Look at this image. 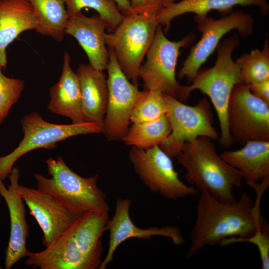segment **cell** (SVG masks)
<instances>
[{"label": "cell", "mask_w": 269, "mask_h": 269, "mask_svg": "<svg viewBox=\"0 0 269 269\" xmlns=\"http://www.w3.org/2000/svg\"><path fill=\"white\" fill-rule=\"evenodd\" d=\"M247 242L255 245L259 252L262 262V269H269V225L262 227L251 236L245 238L237 237L229 238L220 242L221 246Z\"/></svg>", "instance_id": "30"}, {"label": "cell", "mask_w": 269, "mask_h": 269, "mask_svg": "<svg viewBox=\"0 0 269 269\" xmlns=\"http://www.w3.org/2000/svg\"><path fill=\"white\" fill-rule=\"evenodd\" d=\"M108 220L107 211H89L78 217L69 229L80 250L99 268L103 252L101 238Z\"/></svg>", "instance_id": "23"}, {"label": "cell", "mask_w": 269, "mask_h": 269, "mask_svg": "<svg viewBox=\"0 0 269 269\" xmlns=\"http://www.w3.org/2000/svg\"><path fill=\"white\" fill-rule=\"evenodd\" d=\"M108 50V100L103 133L109 140H115L122 139L128 131L131 114L143 91L130 82L113 51Z\"/></svg>", "instance_id": "12"}, {"label": "cell", "mask_w": 269, "mask_h": 269, "mask_svg": "<svg viewBox=\"0 0 269 269\" xmlns=\"http://www.w3.org/2000/svg\"><path fill=\"white\" fill-rule=\"evenodd\" d=\"M131 8L128 14L148 13L157 15L163 7V0H129Z\"/></svg>", "instance_id": "31"}, {"label": "cell", "mask_w": 269, "mask_h": 269, "mask_svg": "<svg viewBox=\"0 0 269 269\" xmlns=\"http://www.w3.org/2000/svg\"><path fill=\"white\" fill-rule=\"evenodd\" d=\"M27 266L40 269H96L99 266L79 248L69 229L59 236L45 249L27 251Z\"/></svg>", "instance_id": "17"}, {"label": "cell", "mask_w": 269, "mask_h": 269, "mask_svg": "<svg viewBox=\"0 0 269 269\" xmlns=\"http://www.w3.org/2000/svg\"><path fill=\"white\" fill-rule=\"evenodd\" d=\"M129 158L139 178L151 191L170 200L200 193L196 187L180 179L171 157L159 145L147 149L133 146Z\"/></svg>", "instance_id": "9"}, {"label": "cell", "mask_w": 269, "mask_h": 269, "mask_svg": "<svg viewBox=\"0 0 269 269\" xmlns=\"http://www.w3.org/2000/svg\"><path fill=\"white\" fill-rule=\"evenodd\" d=\"M106 25L99 16L88 17L81 11L69 16L65 34L74 37L86 52L90 65L94 68L107 70L109 50L105 41Z\"/></svg>", "instance_id": "16"}, {"label": "cell", "mask_w": 269, "mask_h": 269, "mask_svg": "<svg viewBox=\"0 0 269 269\" xmlns=\"http://www.w3.org/2000/svg\"><path fill=\"white\" fill-rule=\"evenodd\" d=\"M194 20L202 33L200 40L193 46L178 74L181 79L192 81L201 66L217 48L221 38L229 32L237 30L243 36L254 31V19L252 14L238 10L220 19H215L206 15H195Z\"/></svg>", "instance_id": "10"}, {"label": "cell", "mask_w": 269, "mask_h": 269, "mask_svg": "<svg viewBox=\"0 0 269 269\" xmlns=\"http://www.w3.org/2000/svg\"><path fill=\"white\" fill-rule=\"evenodd\" d=\"M195 37L190 33L177 41H171L158 25L146 53V61L141 65L138 73L146 90L158 91L182 102L188 100L184 86L176 79V67L180 49L191 45Z\"/></svg>", "instance_id": "6"}, {"label": "cell", "mask_w": 269, "mask_h": 269, "mask_svg": "<svg viewBox=\"0 0 269 269\" xmlns=\"http://www.w3.org/2000/svg\"><path fill=\"white\" fill-rule=\"evenodd\" d=\"M171 132L166 115L148 122L133 124L122 139L126 145L147 149L159 145Z\"/></svg>", "instance_id": "25"}, {"label": "cell", "mask_w": 269, "mask_h": 269, "mask_svg": "<svg viewBox=\"0 0 269 269\" xmlns=\"http://www.w3.org/2000/svg\"><path fill=\"white\" fill-rule=\"evenodd\" d=\"M76 74L80 84L84 115L87 122L97 125L103 132L108 100L106 76L103 71L84 64L79 66Z\"/></svg>", "instance_id": "20"}, {"label": "cell", "mask_w": 269, "mask_h": 269, "mask_svg": "<svg viewBox=\"0 0 269 269\" xmlns=\"http://www.w3.org/2000/svg\"><path fill=\"white\" fill-rule=\"evenodd\" d=\"M248 86L254 95L269 104V79L257 82Z\"/></svg>", "instance_id": "32"}, {"label": "cell", "mask_w": 269, "mask_h": 269, "mask_svg": "<svg viewBox=\"0 0 269 269\" xmlns=\"http://www.w3.org/2000/svg\"><path fill=\"white\" fill-rule=\"evenodd\" d=\"M0 64V124L7 117L11 107L18 100L23 90V80L5 76Z\"/></svg>", "instance_id": "29"}, {"label": "cell", "mask_w": 269, "mask_h": 269, "mask_svg": "<svg viewBox=\"0 0 269 269\" xmlns=\"http://www.w3.org/2000/svg\"><path fill=\"white\" fill-rule=\"evenodd\" d=\"M220 156L239 170L252 188L269 179V141H249L242 148L225 151Z\"/></svg>", "instance_id": "19"}, {"label": "cell", "mask_w": 269, "mask_h": 269, "mask_svg": "<svg viewBox=\"0 0 269 269\" xmlns=\"http://www.w3.org/2000/svg\"><path fill=\"white\" fill-rule=\"evenodd\" d=\"M45 162L51 178L35 173L38 189L54 197L78 217L89 211L109 212L107 195L97 185L98 175L81 177L61 157H50Z\"/></svg>", "instance_id": "4"}, {"label": "cell", "mask_w": 269, "mask_h": 269, "mask_svg": "<svg viewBox=\"0 0 269 269\" xmlns=\"http://www.w3.org/2000/svg\"><path fill=\"white\" fill-rule=\"evenodd\" d=\"M117 4L119 9L123 12V14L124 15H127L129 14L131 5L129 0H112Z\"/></svg>", "instance_id": "33"}, {"label": "cell", "mask_w": 269, "mask_h": 269, "mask_svg": "<svg viewBox=\"0 0 269 269\" xmlns=\"http://www.w3.org/2000/svg\"><path fill=\"white\" fill-rule=\"evenodd\" d=\"M34 9L26 0H0V64L5 68L6 49L22 32L35 30Z\"/></svg>", "instance_id": "21"}, {"label": "cell", "mask_w": 269, "mask_h": 269, "mask_svg": "<svg viewBox=\"0 0 269 269\" xmlns=\"http://www.w3.org/2000/svg\"><path fill=\"white\" fill-rule=\"evenodd\" d=\"M176 0H163V6L169 3L175 2Z\"/></svg>", "instance_id": "34"}, {"label": "cell", "mask_w": 269, "mask_h": 269, "mask_svg": "<svg viewBox=\"0 0 269 269\" xmlns=\"http://www.w3.org/2000/svg\"><path fill=\"white\" fill-rule=\"evenodd\" d=\"M228 123L234 142L269 141V104L254 95L248 85L233 89L228 108Z\"/></svg>", "instance_id": "11"}, {"label": "cell", "mask_w": 269, "mask_h": 269, "mask_svg": "<svg viewBox=\"0 0 269 269\" xmlns=\"http://www.w3.org/2000/svg\"><path fill=\"white\" fill-rule=\"evenodd\" d=\"M21 123L24 133L22 140L11 152L0 156V179L2 181L8 177L15 162L29 151L38 148L53 149L57 142L69 137L102 132L99 127L92 122L69 125L50 123L35 111L25 115Z\"/></svg>", "instance_id": "7"}, {"label": "cell", "mask_w": 269, "mask_h": 269, "mask_svg": "<svg viewBox=\"0 0 269 269\" xmlns=\"http://www.w3.org/2000/svg\"><path fill=\"white\" fill-rule=\"evenodd\" d=\"M176 157L186 171V180L200 192L207 191L223 202L236 201L233 190L241 187L242 174L218 155L211 139L200 136L186 142Z\"/></svg>", "instance_id": "2"}, {"label": "cell", "mask_w": 269, "mask_h": 269, "mask_svg": "<svg viewBox=\"0 0 269 269\" xmlns=\"http://www.w3.org/2000/svg\"><path fill=\"white\" fill-rule=\"evenodd\" d=\"M19 193L40 227L46 247L68 230L78 217L52 195L19 185Z\"/></svg>", "instance_id": "13"}, {"label": "cell", "mask_w": 269, "mask_h": 269, "mask_svg": "<svg viewBox=\"0 0 269 269\" xmlns=\"http://www.w3.org/2000/svg\"><path fill=\"white\" fill-rule=\"evenodd\" d=\"M19 170L13 167L8 176L10 184L6 187L0 179V195L4 199L8 209L10 232L5 252L4 267L10 269L21 259L26 257V240L28 226L26 220L24 201L19 191Z\"/></svg>", "instance_id": "15"}, {"label": "cell", "mask_w": 269, "mask_h": 269, "mask_svg": "<svg viewBox=\"0 0 269 269\" xmlns=\"http://www.w3.org/2000/svg\"><path fill=\"white\" fill-rule=\"evenodd\" d=\"M241 73V84L249 85L269 79V42L266 39L262 49L252 50L236 61Z\"/></svg>", "instance_id": "26"}, {"label": "cell", "mask_w": 269, "mask_h": 269, "mask_svg": "<svg viewBox=\"0 0 269 269\" xmlns=\"http://www.w3.org/2000/svg\"><path fill=\"white\" fill-rule=\"evenodd\" d=\"M32 6L39 33L50 36L57 42L63 40L69 19L64 0H26Z\"/></svg>", "instance_id": "24"}, {"label": "cell", "mask_w": 269, "mask_h": 269, "mask_svg": "<svg viewBox=\"0 0 269 269\" xmlns=\"http://www.w3.org/2000/svg\"><path fill=\"white\" fill-rule=\"evenodd\" d=\"M167 106L166 116L169 122L171 132L159 145L171 158L181 151L184 144L200 136L216 139L219 134L213 126L211 106L206 98L194 106L164 94Z\"/></svg>", "instance_id": "8"}, {"label": "cell", "mask_w": 269, "mask_h": 269, "mask_svg": "<svg viewBox=\"0 0 269 269\" xmlns=\"http://www.w3.org/2000/svg\"><path fill=\"white\" fill-rule=\"evenodd\" d=\"M49 92L50 100L47 109L50 111L70 119L72 124L87 122L83 112L79 78L71 68V57L67 51L64 54L59 80L50 89Z\"/></svg>", "instance_id": "18"}, {"label": "cell", "mask_w": 269, "mask_h": 269, "mask_svg": "<svg viewBox=\"0 0 269 269\" xmlns=\"http://www.w3.org/2000/svg\"><path fill=\"white\" fill-rule=\"evenodd\" d=\"M239 40L234 35L219 44L217 57L214 65L199 71L189 86H184V92L188 99L191 92L199 90L210 99L216 111L221 129L219 138L221 147L230 148L234 143L228 123V108L234 88L241 84L240 68L232 58L233 52L238 46Z\"/></svg>", "instance_id": "3"}, {"label": "cell", "mask_w": 269, "mask_h": 269, "mask_svg": "<svg viewBox=\"0 0 269 269\" xmlns=\"http://www.w3.org/2000/svg\"><path fill=\"white\" fill-rule=\"evenodd\" d=\"M167 106L164 95L155 90H145L136 103L130 122L142 123L156 120L166 115Z\"/></svg>", "instance_id": "28"}, {"label": "cell", "mask_w": 269, "mask_h": 269, "mask_svg": "<svg viewBox=\"0 0 269 269\" xmlns=\"http://www.w3.org/2000/svg\"><path fill=\"white\" fill-rule=\"evenodd\" d=\"M69 16L81 11L84 8L93 9L105 21L106 29L113 31L124 18L116 3L112 0H64Z\"/></svg>", "instance_id": "27"}, {"label": "cell", "mask_w": 269, "mask_h": 269, "mask_svg": "<svg viewBox=\"0 0 269 269\" xmlns=\"http://www.w3.org/2000/svg\"><path fill=\"white\" fill-rule=\"evenodd\" d=\"M266 190L263 186L255 189V203L247 192L238 201L226 203L215 199L207 191L200 192L187 258L192 257L206 246L219 244L229 238L249 237L259 228L268 226L260 212Z\"/></svg>", "instance_id": "1"}, {"label": "cell", "mask_w": 269, "mask_h": 269, "mask_svg": "<svg viewBox=\"0 0 269 269\" xmlns=\"http://www.w3.org/2000/svg\"><path fill=\"white\" fill-rule=\"evenodd\" d=\"M236 5L256 6L262 15L269 12L267 0H181L163 5L157 19L159 24L167 30L171 21L181 15L188 13L206 15L211 10L227 11Z\"/></svg>", "instance_id": "22"}, {"label": "cell", "mask_w": 269, "mask_h": 269, "mask_svg": "<svg viewBox=\"0 0 269 269\" xmlns=\"http://www.w3.org/2000/svg\"><path fill=\"white\" fill-rule=\"evenodd\" d=\"M159 25L156 15L130 14L125 15L113 31L106 33V45L114 53L128 79L136 85L141 62Z\"/></svg>", "instance_id": "5"}, {"label": "cell", "mask_w": 269, "mask_h": 269, "mask_svg": "<svg viewBox=\"0 0 269 269\" xmlns=\"http://www.w3.org/2000/svg\"><path fill=\"white\" fill-rule=\"evenodd\" d=\"M131 204V201L129 199H118L117 201L114 216L111 220H108L106 227L110 233L108 251L99 269H105L113 261L114 254L118 246L130 238L150 240L152 236H160L170 238L177 245H181L185 242L182 232L175 226L141 229L135 226L130 216Z\"/></svg>", "instance_id": "14"}]
</instances>
